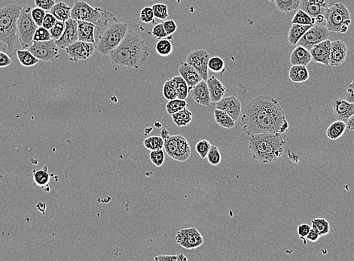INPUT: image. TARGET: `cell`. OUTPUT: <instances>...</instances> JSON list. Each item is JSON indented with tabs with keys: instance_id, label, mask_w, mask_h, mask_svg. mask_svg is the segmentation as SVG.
<instances>
[{
	"instance_id": "obj_20",
	"label": "cell",
	"mask_w": 354,
	"mask_h": 261,
	"mask_svg": "<svg viewBox=\"0 0 354 261\" xmlns=\"http://www.w3.org/2000/svg\"><path fill=\"white\" fill-rule=\"evenodd\" d=\"M327 2L328 0H301L299 8L310 16L316 18L318 15H325L328 9Z\"/></svg>"
},
{
	"instance_id": "obj_37",
	"label": "cell",
	"mask_w": 354,
	"mask_h": 261,
	"mask_svg": "<svg viewBox=\"0 0 354 261\" xmlns=\"http://www.w3.org/2000/svg\"><path fill=\"white\" fill-rule=\"evenodd\" d=\"M143 145L145 148L149 151L161 150L164 148L165 140L162 139L161 135H152L148 137L144 140Z\"/></svg>"
},
{
	"instance_id": "obj_52",
	"label": "cell",
	"mask_w": 354,
	"mask_h": 261,
	"mask_svg": "<svg viewBox=\"0 0 354 261\" xmlns=\"http://www.w3.org/2000/svg\"><path fill=\"white\" fill-rule=\"evenodd\" d=\"M311 229V227L308 224H302V225H298V228H297L298 236L303 241L304 245H306L307 244V236L309 233Z\"/></svg>"
},
{
	"instance_id": "obj_3",
	"label": "cell",
	"mask_w": 354,
	"mask_h": 261,
	"mask_svg": "<svg viewBox=\"0 0 354 261\" xmlns=\"http://www.w3.org/2000/svg\"><path fill=\"white\" fill-rule=\"evenodd\" d=\"M128 32L126 23L121 22L106 10L104 16L95 25V48L100 54L107 55L117 48Z\"/></svg>"
},
{
	"instance_id": "obj_33",
	"label": "cell",
	"mask_w": 354,
	"mask_h": 261,
	"mask_svg": "<svg viewBox=\"0 0 354 261\" xmlns=\"http://www.w3.org/2000/svg\"><path fill=\"white\" fill-rule=\"evenodd\" d=\"M16 54L20 64L24 66H34L39 62V60L37 59L29 50H18L17 51Z\"/></svg>"
},
{
	"instance_id": "obj_41",
	"label": "cell",
	"mask_w": 354,
	"mask_h": 261,
	"mask_svg": "<svg viewBox=\"0 0 354 261\" xmlns=\"http://www.w3.org/2000/svg\"><path fill=\"white\" fill-rule=\"evenodd\" d=\"M152 8L153 9L155 18L162 20V21L168 19L169 14H168V7L166 4L157 2L152 5Z\"/></svg>"
},
{
	"instance_id": "obj_7",
	"label": "cell",
	"mask_w": 354,
	"mask_h": 261,
	"mask_svg": "<svg viewBox=\"0 0 354 261\" xmlns=\"http://www.w3.org/2000/svg\"><path fill=\"white\" fill-rule=\"evenodd\" d=\"M164 149L167 155L179 162L187 161L191 155L189 142L183 135H169L165 139Z\"/></svg>"
},
{
	"instance_id": "obj_62",
	"label": "cell",
	"mask_w": 354,
	"mask_h": 261,
	"mask_svg": "<svg viewBox=\"0 0 354 261\" xmlns=\"http://www.w3.org/2000/svg\"><path fill=\"white\" fill-rule=\"evenodd\" d=\"M315 18V21H316V23H318V24H322V23H323L324 21H325V18L324 15H318V17H316Z\"/></svg>"
},
{
	"instance_id": "obj_28",
	"label": "cell",
	"mask_w": 354,
	"mask_h": 261,
	"mask_svg": "<svg viewBox=\"0 0 354 261\" xmlns=\"http://www.w3.org/2000/svg\"><path fill=\"white\" fill-rule=\"evenodd\" d=\"M346 129V122H344V121H337L332 123V124L328 127L325 134H326V136H327L329 139L332 141H335L337 140V139H340V138L344 135Z\"/></svg>"
},
{
	"instance_id": "obj_13",
	"label": "cell",
	"mask_w": 354,
	"mask_h": 261,
	"mask_svg": "<svg viewBox=\"0 0 354 261\" xmlns=\"http://www.w3.org/2000/svg\"><path fill=\"white\" fill-rule=\"evenodd\" d=\"M96 51L95 45L90 42L76 41L65 48L66 53L69 56L70 61L72 62L85 61L93 56Z\"/></svg>"
},
{
	"instance_id": "obj_63",
	"label": "cell",
	"mask_w": 354,
	"mask_h": 261,
	"mask_svg": "<svg viewBox=\"0 0 354 261\" xmlns=\"http://www.w3.org/2000/svg\"><path fill=\"white\" fill-rule=\"evenodd\" d=\"M268 1H270V2H275V0H268Z\"/></svg>"
},
{
	"instance_id": "obj_10",
	"label": "cell",
	"mask_w": 354,
	"mask_h": 261,
	"mask_svg": "<svg viewBox=\"0 0 354 261\" xmlns=\"http://www.w3.org/2000/svg\"><path fill=\"white\" fill-rule=\"evenodd\" d=\"M59 47L54 39L45 42H34L29 50L34 56L44 62H51L59 58Z\"/></svg>"
},
{
	"instance_id": "obj_50",
	"label": "cell",
	"mask_w": 354,
	"mask_h": 261,
	"mask_svg": "<svg viewBox=\"0 0 354 261\" xmlns=\"http://www.w3.org/2000/svg\"><path fill=\"white\" fill-rule=\"evenodd\" d=\"M151 33H152V35L154 38L158 40L166 38H168V39H171L168 34L165 32V27L163 25V23H158V24H155L153 28H152Z\"/></svg>"
},
{
	"instance_id": "obj_25",
	"label": "cell",
	"mask_w": 354,
	"mask_h": 261,
	"mask_svg": "<svg viewBox=\"0 0 354 261\" xmlns=\"http://www.w3.org/2000/svg\"><path fill=\"white\" fill-rule=\"evenodd\" d=\"M78 22V40L82 42L95 43V24L88 21H77Z\"/></svg>"
},
{
	"instance_id": "obj_58",
	"label": "cell",
	"mask_w": 354,
	"mask_h": 261,
	"mask_svg": "<svg viewBox=\"0 0 354 261\" xmlns=\"http://www.w3.org/2000/svg\"><path fill=\"white\" fill-rule=\"evenodd\" d=\"M345 97H346L347 100L349 102H354V79L352 82L348 86L346 93H345Z\"/></svg>"
},
{
	"instance_id": "obj_34",
	"label": "cell",
	"mask_w": 354,
	"mask_h": 261,
	"mask_svg": "<svg viewBox=\"0 0 354 261\" xmlns=\"http://www.w3.org/2000/svg\"><path fill=\"white\" fill-rule=\"evenodd\" d=\"M311 228L317 231L320 237L329 234L330 232V225L327 220L323 218L313 219L311 221Z\"/></svg>"
},
{
	"instance_id": "obj_61",
	"label": "cell",
	"mask_w": 354,
	"mask_h": 261,
	"mask_svg": "<svg viewBox=\"0 0 354 261\" xmlns=\"http://www.w3.org/2000/svg\"><path fill=\"white\" fill-rule=\"evenodd\" d=\"M169 135H170L169 131H168V130L163 129L161 131V136L162 137V139H164V140L167 139Z\"/></svg>"
},
{
	"instance_id": "obj_53",
	"label": "cell",
	"mask_w": 354,
	"mask_h": 261,
	"mask_svg": "<svg viewBox=\"0 0 354 261\" xmlns=\"http://www.w3.org/2000/svg\"><path fill=\"white\" fill-rule=\"evenodd\" d=\"M163 25L165 27V32L168 34L170 38H173V34L177 31V25L174 20H165L163 22Z\"/></svg>"
},
{
	"instance_id": "obj_9",
	"label": "cell",
	"mask_w": 354,
	"mask_h": 261,
	"mask_svg": "<svg viewBox=\"0 0 354 261\" xmlns=\"http://www.w3.org/2000/svg\"><path fill=\"white\" fill-rule=\"evenodd\" d=\"M106 9L93 7L85 1H77L71 11V18L76 21H88L96 25L104 16Z\"/></svg>"
},
{
	"instance_id": "obj_8",
	"label": "cell",
	"mask_w": 354,
	"mask_h": 261,
	"mask_svg": "<svg viewBox=\"0 0 354 261\" xmlns=\"http://www.w3.org/2000/svg\"><path fill=\"white\" fill-rule=\"evenodd\" d=\"M324 16L326 21V28L329 32L340 33L342 25L351 21L349 10L342 2H336L328 7Z\"/></svg>"
},
{
	"instance_id": "obj_59",
	"label": "cell",
	"mask_w": 354,
	"mask_h": 261,
	"mask_svg": "<svg viewBox=\"0 0 354 261\" xmlns=\"http://www.w3.org/2000/svg\"><path fill=\"white\" fill-rule=\"evenodd\" d=\"M319 237H320V236H319V233H318L317 231H315V229L311 228L309 233H308V236H307L306 239L307 240L309 241V242H316L319 240Z\"/></svg>"
},
{
	"instance_id": "obj_43",
	"label": "cell",
	"mask_w": 354,
	"mask_h": 261,
	"mask_svg": "<svg viewBox=\"0 0 354 261\" xmlns=\"http://www.w3.org/2000/svg\"><path fill=\"white\" fill-rule=\"evenodd\" d=\"M206 158L208 162L212 166L219 165L221 163V161H222V156H221V153L219 152V149H218V147L215 146V145H212L208 155H207Z\"/></svg>"
},
{
	"instance_id": "obj_17",
	"label": "cell",
	"mask_w": 354,
	"mask_h": 261,
	"mask_svg": "<svg viewBox=\"0 0 354 261\" xmlns=\"http://www.w3.org/2000/svg\"><path fill=\"white\" fill-rule=\"evenodd\" d=\"M215 108L222 110L235 121L239 118L241 114V102L235 96H230L223 98L220 101L216 102Z\"/></svg>"
},
{
	"instance_id": "obj_4",
	"label": "cell",
	"mask_w": 354,
	"mask_h": 261,
	"mask_svg": "<svg viewBox=\"0 0 354 261\" xmlns=\"http://www.w3.org/2000/svg\"><path fill=\"white\" fill-rule=\"evenodd\" d=\"M281 133H258L249 135V150L252 158L262 163L278 161L286 142Z\"/></svg>"
},
{
	"instance_id": "obj_2",
	"label": "cell",
	"mask_w": 354,
	"mask_h": 261,
	"mask_svg": "<svg viewBox=\"0 0 354 261\" xmlns=\"http://www.w3.org/2000/svg\"><path fill=\"white\" fill-rule=\"evenodd\" d=\"M149 48L138 33L128 30L118 47L108 54L111 62L118 66L138 68L148 61Z\"/></svg>"
},
{
	"instance_id": "obj_32",
	"label": "cell",
	"mask_w": 354,
	"mask_h": 261,
	"mask_svg": "<svg viewBox=\"0 0 354 261\" xmlns=\"http://www.w3.org/2000/svg\"><path fill=\"white\" fill-rule=\"evenodd\" d=\"M171 79L177 91V98L180 99H186L189 94V87L185 79L181 75L173 77Z\"/></svg>"
},
{
	"instance_id": "obj_45",
	"label": "cell",
	"mask_w": 354,
	"mask_h": 261,
	"mask_svg": "<svg viewBox=\"0 0 354 261\" xmlns=\"http://www.w3.org/2000/svg\"><path fill=\"white\" fill-rule=\"evenodd\" d=\"M149 158L155 166L160 167L165 162V152L163 151V149L151 151Z\"/></svg>"
},
{
	"instance_id": "obj_36",
	"label": "cell",
	"mask_w": 354,
	"mask_h": 261,
	"mask_svg": "<svg viewBox=\"0 0 354 261\" xmlns=\"http://www.w3.org/2000/svg\"><path fill=\"white\" fill-rule=\"evenodd\" d=\"M292 24L314 26L316 24V21L315 18L310 16L308 13L299 8L292 18Z\"/></svg>"
},
{
	"instance_id": "obj_1",
	"label": "cell",
	"mask_w": 354,
	"mask_h": 261,
	"mask_svg": "<svg viewBox=\"0 0 354 261\" xmlns=\"http://www.w3.org/2000/svg\"><path fill=\"white\" fill-rule=\"evenodd\" d=\"M241 127L246 135L285 133L289 123L279 101L270 95H259L247 105L241 116Z\"/></svg>"
},
{
	"instance_id": "obj_12",
	"label": "cell",
	"mask_w": 354,
	"mask_h": 261,
	"mask_svg": "<svg viewBox=\"0 0 354 261\" xmlns=\"http://www.w3.org/2000/svg\"><path fill=\"white\" fill-rule=\"evenodd\" d=\"M176 241L184 249L192 250L203 245L204 238L197 228H185L177 232Z\"/></svg>"
},
{
	"instance_id": "obj_22",
	"label": "cell",
	"mask_w": 354,
	"mask_h": 261,
	"mask_svg": "<svg viewBox=\"0 0 354 261\" xmlns=\"http://www.w3.org/2000/svg\"><path fill=\"white\" fill-rule=\"evenodd\" d=\"M179 75L186 81L189 89L198 85L203 80L199 72L187 62H182L181 64L179 67Z\"/></svg>"
},
{
	"instance_id": "obj_21",
	"label": "cell",
	"mask_w": 354,
	"mask_h": 261,
	"mask_svg": "<svg viewBox=\"0 0 354 261\" xmlns=\"http://www.w3.org/2000/svg\"><path fill=\"white\" fill-rule=\"evenodd\" d=\"M189 93L192 99L198 105L209 106L211 105V96L206 81L202 80L193 88H190Z\"/></svg>"
},
{
	"instance_id": "obj_29",
	"label": "cell",
	"mask_w": 354,
	"mask_h": 261,
	"mask_svg": "<svg viewBox=\"0 0 354 261\" xmlns=\"http://www.w3.org/2000/svg\"><path fill=\"white\" fill-rule=\"evenodd\" d=\"M312 26L301 25L298 24H292L288 35V41L291 45H297L298 41L301 39L304 34Z\"/></svg>"
},
{
	"instance_id": "obj_44",
	"label": "cell",
	"mask_w": 354,
	"mask_h": 261,
	"mask_svg": "<svg viewBox=\"0 0 354 261\" xmlns=\"http://www.w3.org/2000/svg\"><path fill=\"white\" fill-rule=\"evenodd\" d=\"M211 146L212 145L211 142L207 139H202L195 145V150L201 159H205L207 158Z\"/></svg>"
},
{
	"instance_id": "obj_54",
	"label": "cell",
	"mask_w": 354,
	"mask_h": 261,
	"mask_svg": "<svg viewBox=\"0 0 354 261\" xmlns=\"http://www.w3.org/2000/svg\"><path fill=\"white\" fill-rule=\"evenodd\" d=\"M155 261H188V258L183 255V254H180L178 255H171V256H167V255H159V256L155 257Z\"/></svg>"
},
{
	"instance_id": "obj_5",
	"label": "cell",
	"mask_w": 354,
	"mask_h": 261,
	"mask_svg": "<svg viewBox=\"0 0 354 261\" xmlns=\"http://www.w3.org/2000/svg\"><path fill=\"white\" fill-rule=\"evenodd\" d=\"M22 7L8 4L0 8V43L4 50L13 54L18 42V20Z\"/></svg>"
},
{
	"instance_id": "obj_19",
	"label": "cell",
	"mask_w": 354,
	"mask_h": 261,
	"mask_svg": "<svg viewBox=\"0 0 354 261\" xmlns=\"http://www.w3.org/2000/svg\"><path fill=\"white\" fill-rule=\"evenodd\" d=\"M331 43L332 42L328 38L323 42L313 47L310 50L311 57H312V61L318 63V64H323L325 65H329Z\"/></svg>"
},
{
	"instance_id": "obj_57",
	"label": "cell",
	"mask_w": 354,
	"mask_h": 261,
	"mask_svg": "<svg viewBox=\"0 0 354 261\" xmlns=\"http://www.w3.org/2000/svg\"><path fill=\"white\" fill-rule=\"evenodd\" d=\"M12 64L11 58L6 53L0 51V68L9 66Z\"/></svg>"
},
{
	"instance_id": "obj_24",
	"label": "cell",
	"mask_w": 354,
	"mask_h": 261,
	"mask_svg": "<svg viewBox=\"0 0 354 261\" xmlns=\"http://www.w3.org/2000/svg\"><path fill=\"white\" fill-rule=\"evenodd\" d=\"M312 61L311 52L309 50L300 45H297L296 48L292 51L289 58V62L292 65H307Z\"/></svg>"
},
{
	"instance_id": "obj_55",
	"label": "cell",
	"mask_w": 354,
	"mask_h": 261,
	"mask_svg": "<svg viewBox=\"0 0 354 261\" xmlns=\"http://www.w3.org/2000/svg\"><path fill=\"white\" fill-rule=\"evenodd\" d=\"M57 21L56 18L51 14V13H46L45 14V18H44L43 22H42V27H45V29L48 30L51 29L54 27V24H56Z\"/></svg>"
},
{
	"instance_id": "obj_18",
	"label": "cell",
	"mask_w": 354,
	"mask_h": 261,
	"mask_svg": "<svg viewBox=\"0 0 354 261\" xmlns=\"http://www.w3.org/2000/svg\"><path fill=\"white\" fill-rule=\"evenodd\" d=\"M348 54V47L342 40H335L331 43L329 65L339 66L345 63Z\"/></svg>"
},
{
	"instance_id": "obj_15",
	"label": "cell",
	"mask_w": 354,
	"mask_h": 261,
	"mask_svg": "<svg viewBox=\"0 0 354 261\" xmlns=\"http://www.w3.org/2000/svg\"><path fill=\"white\" fill-rule=\"evenodd\" d=\"M65 30L59 39L55 41L61 49H65L67 46L78 40V22L73 18H70L65 22Z\"/></svg>"
},
{
	"instance_id": "obj_56",
	"label": "cell",
	"mask_w": 354,
	"mask_h": 261,
	"mask_svg": "<svg viewBox=\"0 0 354 261\" xmlns=\"http://www.w3.org/2000/svg\"><path fill=\"white\" fill-rule=\"evenodd\" d=\"M55 0H34L35 6L42 8L45 11H49L55 4Z\"/></svg>"
},
{
	"instance_id": "obj_39",
	"label": "cell",
	"mask_w": 354,
	"mask_h": 261,
	"mask_svg": "<svg viewBox=\"0 0 354 261\" xmlns=\"http://www.w3.org/2000/svg\"><path fill=\"white\" fill-rule=\"evenodd\" d=\"M208 69L215 73L223 75L225 72V64L219 56L211 57L208 62Z\"/></svg>"
},
{
	"instance_id": "obj_11",
	"label": "cell",
	"mask_w": 354,
	"mask_h": 261,
	"mask_svg": "<svg viewBox=\"0 0 354 261\" xmlns=\"http://www.w3.org/2000/svg\"><path fill=\"white\" fill-rule=\"evenodd\" d=\"M329 36V31L326 27L315 24L307 31L297 45H300L310 51L315 45L328 39Z\"/></svg>"
},
{
	"instance_id": "obj_47",
	"label": "cell",
	"mask_w": 354,
	"mask_h": 261,
	"mask_svg": "<svg viewBox=\"0 0 354 261\" xmlns=\"http://www.w3.org/2000/svg\"><path fill=\"white\" fill-rule=\"evenodd\" d=\"M140 21L145 24H152L155 21V15L152 6H146L142 8L140 15Z\"/></svg>"
},
{
	"instance_id": "obj_6",
	"label": "cell",
	"mask_w": 354,
	"mask_h": 261,
	"mask_svg": "<svg viewBox=\"0 0 354 261\" xmlns=\"http://www.w3.org/2000/svg\"><path fill=\"white\" fill-rule=\"evenodd\" d=\"M32 8L25 5L21 8L18 20V41L23 49H28L34 42V36L38 26L31 16Z\"/></svg>"
},
{
	"instance_id": "obj_35",
	"label": "cell",
	"mask_w": 354,
	"mask_h": 261,
	"mask_svg": "<svg viewBox=\"0 0 354 261\" xmlns=\"http://www.w3.org/2000/svg\"><path fill=\"white\" fill-rule=\"evenodd\" d=\"M301 0H275L278 11L287 13L298 9Z\"/></svg>"
},
{
	"instance_id": "obj_42",
	"label": "cell",
	"mask_w": 354,
	"mask_h": 261,
	"mask_svg": "<svg viewBox=\"0 0 354 261\" xmlns=\"http://www.w3.org/2000/svg\"><path fill=\"white\" fill-rule=\"evenodd\" d=\"M163 96L165 99L170 101L177 99V93L172 79L168 80L163 87Z\"/></svg>"
},
{
	"instance_id": "obj_48",
	"label": "cell",
	"mask_w": 354,
	"mask_h": 261,
	"mask_svg": "<svg viewBox=\"0 0 354 261\" xmlns=\"http://www.w3.org/2000/svg\"><path fill=\"white\" fill-rule=\"evenodd\" d=\"M65 26L66 24L64 21H57L56 24H54V27L49 30L51 38L54 41L59 39L65 30Z\"/></svg>"
},
{
	"instance_id": "obj_60",
	"label": "cell",
	"mask_w": 354,
	"mask_h": 261,
	"mask_svg": "<svg viewBox=\"0 0 354 261\" xmlns=\"http://www.w3.org/2000/svg\"><path fill=\"white\" fill-rule=\"evenodd\" d=\"M347 129L354 131V115H352L346 122Z\"/></svg>"
},
{
	"instance_id": "obj_26",
	"label": "cell",
	"mask_w": 354,
	"mask_h": 261,
	"mask_svg": "<svg viewBox=\"0 0 354 261\" xmlns=\"http://www.w3.org/2000/svg\"><path fill=\"white\" fill-rule=\"evenodd\" d=\"M310 74L307 66L292 65L289 71V78L294 83H302L309 79Z\"/></svg>"
},
{
	"instance_id": "obj_16",
	"label": "cell",
	"mask_w": 354,
	"mask_h": 261,
	"mask_svg": "<svg viewBox=\"0 0 354 261\" xmlns=\"http://www.w3.org/2000/svg\"><path fill=\"white\" fill-rule=\"evenodd\" d=\"M332 107L334 116L338 121L347 122L354 115V102H349L343 98H334Z\"/></svg>"
},
{
	"instance_id": "obj_27",
	"label": "cell",
	"mask_w": 354,
	"mask_h": 261,
	"mask_svg": "<svg viewBox=\"0 0 354 261\" xmlns=\"http://www.w3.org/2000/svg\"><path fill=\"white\" fill-rule=\"evenodd\" d=\"M71 11L72 8L64 2L54 4L50 10V13L52 14L58 21H64V22L71 18Z\"/></svg>"
},
{
	"instance_id": "obj_30",
	"label": "cell",
	"mask_w": 354,
	"mask_h": 261,
	"mask_svg": "<svg viewBox=\"0 0 354 261\" xmlns=\"http://www.w3.org/2000/svg\"><path fill=\"white\" fill-rule=\"evenodd\" d=\"M171 116L175 125L179 128L186 127L187 125H189L190 123L192 122V119H193V114L188 107L180 110L179 112H177Z\"/></svg>"
},
{
	"instance_id": "obj_14",
	"label": "cell",
	"mask_w": 354,
	"mask_h": 261,
	"mask_svg": "<svg viewBox=\"0 0 354 261\" xmlns=\"http://www.w3.org/2000/svg\"><path fill=\"white\" fill-rule=\"evenodd\" d=\"M211 54L204 49L195 50L188 54L185 62L192 65L199 72L203 80L208 79V62L211 58Z\"/></svg>"
},
{
	"instance_id": "obj_40",
	"label": "cell",
	"mask_w": 354,
	"mask_h": 261,
	"mask_svg": "<svg viewBox=\"0 0 354 261\" xmlns=\"http://www.w3.org/2000/svg\"><path fill=\"white\" fill-rule=\"evenodd\" d=\"M188 107V102L185 99H172V100L168 101L166 105L167 112L168 115H172L177 112H179L180 110Z\"/></svg>"
},
{
	"instance_id": "obj_51",
	"label": "cell",
	"mask_w": 354,
	"mask_h": 261,
	"mask_svg": "<svg viewBox=\"0 0 354 261\" xmlns=\"http://www.w3.org/2000/svg\"><path fill=\"white\" fill-rule=\"evenodd\" d=\"M45 14L46 13H45V10L38 8V7L33 8L32 10H31V16H32L33 20L35 21V24L38 27H41L42 25Z\"/></svg>"
},
{
	"instance_id": "obj_46",
	"label": "cell",
	"mask_w": 354,
	"mask_h": 261,
	"mask_svg": "<svg viewBox=\"0 0 354 261\" xmlns=\"http://www.w3.org/2000/svg\"><path fill=\"white\" fill-rule=\"evenodd\" d=\"M51 38V33L48 30L45 29V27H38L34 36V42H45Z\"/></svg>"
},
{
	"instance_id": "obj_38",
	"label": "cell",
	"mask_w": 354,
	"mask_h": 261,
	"mask_svg": "<svg viewBox=\"0 0 354 261\" xmlns=\"http://www.w3.org/2000/svg\"><path fill=\"white\" fill-rule=\"evenodd\" d=\"M155 51L157 54L161 57H168L173 52V45L168 38H162L158 40L155 45Z\"/></svg>"
},
{
	"instance_id": "obj_49",
	"label": "cell",
	"mask_w": 354,
	"mask_h": 261,
	"mask_svg": "<svg viewBox=\"0 0 354 261\" xmlns=\"http://www.w3.org/2000/svg\"><path fill=\"white\" fill-rule=\"evenodd\" d=\"M34 179L36 185H39V186H45L49 182V174L46 171L40 169V170L36 171L34 174Z\"/></svg>"
},
{
	"instance_id": "obj_23",
	"label": "cell",
	"mask_w": 354,
	"mask_h": 261,
	"mask_svg": "<svg viewBox=\"0 0 354 261\" xmlns=\"http://www.w3.org/2000/svg\"><path fill=\"white\" fill-rule=\"evenodd\" d=\"M211 96V102H219L224 98L226 88L216 77L211 76L206 81Z\"/></svg>"
},
{
	"instance_id": "obj_31",
	"label": "cell",
	"mask_w": 354,
	"mask_h": 261,
	"mask_svg": "<svg viewBox=\"0 0 354 261\" xmlns=\"http://www.w3.org/2000/svg\"><path fill=\"white\" fill-rule=\"evenodd\" d=\"M213 115L217 125L222 128H225V129H231V128H235V120L222 110L215 108L214 110Z\"/></svg>"
}]
</instances>
